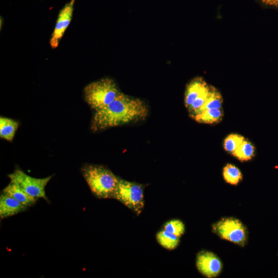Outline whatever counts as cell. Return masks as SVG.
Returning a JSON list of instances; mask_svg holds the SVG:
<instances>
[{
    "label": "cell",
    "instance_id": "6da1fadb",
    "mask_svg": "<svg viewBox=\"0 0 278 278\" xmlns=\"http://www.w3.org/2000/svg\"><path fill=\"white\" fill-rule=\"evenodd\" d=\"M148 113V107L143 101L120 92L107 106L95 111L91 129L97 131L143 119Z\"/></svg>",
    "mask_w": 278,
    "mask_h": 278
},
{
    "label": "cell",
    "instance_id": "7a4b0ae2",
    "mask_svg": "<svg viewBox=\"0 0 278 278\" xmlns=\"http://www.w3.org/2000/svg\"><path fill=\"white\" fill-rule=\"evenodd\" d=\"M82 175L92 193L100 199L113 198L118 178L111 170L99 165H86Z\"/></svg>",
    "mask_w": 278,
    "mask_h": 278
},
{
    "label": "cell",
    "instance_id": "3957f363",
    "mask_svg": "<svg viewBox=\"0 0 278 278\" xmlns=\"http://www.w3.org/2000/svg\"><path fill=\"white\" fill-rule=\"evenodd\" d=\"M120 93L115 82L110 78L91 82L84 89L85 100L95 111L107 106Z\"/></svg>",
    "mask_w": 278,
    "mask_h": 278
},
{
    "label": "cell",
    "instance_id": "277c9868",
    "mask_svg": "<svg viewBox=\"0 0 278 278\" xmlns=\"http://www.w3.org/2000/svg\"><path fill=\"white\" fill-rule=\"evenodd\" d=\"M113 198L137 214L144 207V194L141 185L119 178Z\"/></svg>",
    "mask_w": 278,
    "mask_h": 278
},
{
    "label": "cell",
    "instance_id": "5b68a950",
    "mask_svg": "<svg viewBox=\"0 0 278 278\" xmlns=\"http://www.w3.org/2000/svg\"><path fill=\"white\" fill-rule=\"evenodd\" d=\"M8 177L10 182L18 185L29 195L36 198H43L47 201L45 188L52 176L44 178L32 177L19 168L15 169Z\"/></svg>",
    "mask_w": 278,
    "mask_h": 278
},
{
    "label": "cell",
    "instance_id": "8992f818",
    "mask_svg": "<svg viewBox=\"0 0 278 278\" xmlns=\"http://www.w3.org/2000/svg\"><path fill=\"white\" fill-rule=\"evenodd\" d=\"M213 228L214 231L223 239L241 246H244L246 243V229L237 219L223 218L214 224Z\"/></svg>",
    "mask_w": 278,
    "mask_h": 278
},
{
    "label": "cell",
    "instance_id": "52a82bcc",
    "mask_svg": "<svg viewBox=\"0 0 278 278\" xmlns=\"http://www.w3.org/2000/svg\"><path fill=\"white\" fill-rule=\"evenodd\" d=\"M75 2V0H71L59 12L49 42L52 48H56L58 46L66 29L71 21Z\"/></svg>",
    "mask_w": 278,
    "mask_h": 278
},
{
    "label": "cell",
    "instance_id": "ba28073f",
    "mask_svg": "<svg viewBox=\"0 0 278 278\" xmlns=\"http://www.w3.org/2000/svg\"><path fill=\"white\" fill-rule=\"evenodd\" d=\"M197 267L199 271L207 277L217 276L222 269L220 259L212 252L201 251L197 255Z\"/></svg>",
    "mask_w": 278,
    "mask_h": 278
},
{
    "label": "cell",
    "instance_id": "9c48e42d",
    "mask_svg": "<svg viewBox=\"0 0 278 278\" xmlns=\"http://www.w3.org/2000/svg\"><path fill=\"white\" fill-rule=\"evenodd\" d=\"M24 205L14 198L2 193L0 196V217L1 219L8 217L27 209Z\"/></svg>",
    "mask_w": 278,
    "mask_h": 278
},
{
    "label": "cell",
    "instance_id": "30bf717a",
    "mask_svg": "<svg viewBox=\"0 0 278 278\" xmlns=\"http://www.w3.org/2000/svg\"><path fill=\"white\" fill-rule=\"evenodd\" d=\"M2 193L14 198L27 207L33 205L38 199L28 194L18 185L11 182L3 189Z\"/></svg>",
    "mask_w": 278,
    "mask_h": 278
},
{
    "label": "cell",
    "instance_id": "8fae6325",
    "mask_svg": "<svg viewBox=\"0 0 278 278\" xmlns=\"http://www.w3.org/2000/svg\"><path fill=\"white\" fill-rule=\"evenodd\" d=\"M209 86L201 78H197L192 80L187 85L185 92V103L186 107L188 108L192 102Z\"/></svg>",
    "mask_w": 278,
    "mask_h": 278
},
{
    "label": "cell",
    "instance_id": "7c38bea8",
    "mask_svg": "<svg viewBox=\"0 0 278 278\" xmlns=\"http://www.w3.org/2000/svg\"><path fill=\"white\" fill-rule=\"evenodd\" d=\"M19 123L18 121L11 118L0 117V137L8 141H12Z\"/></svg>",
    "mask_w": 278,
    "mask_h": 278
},
{
    "label": "cell",
    "instance_id": "4fadbf2b",
    "mask_svg": "<svg viewBox=\"0 0 278 278\" xmlns=\"http://www.w3.org/2000/svg\"><path fill=\"white\" fill-rule=\"evenodd\" d=\"M222 116L221 109H211L202 111L193 117L199 123L213 124L218 121Z\"/></svg>",
    "mask_w": 278,
    "mask_h": 278
},
{
    "label": "cell",
    "instance_id": "5bb4252c",
    "mask_svg": "<svg viewBox=\"0 0 278 278\" xmlns=\"http://www.w3.org/2000/svg\"><path fill=\"white\" fill-rule=\"evenodd\" d=\"M179 236H178L165 230L159 232L157 239L159 243L164 248L172 250L176 248L179 242Z\"/></svg>",
    "mask_w": 278,
    "mask_h": 278
},
{
    "label": "cell",
    "instance_id": "9a60e30c",
    "mask_svg": "<svg viewBox=\"0 0 278 278\" xmlns=\"http://www.w3.org/2000/svg\"><path fill=\"white\" fill-rule=\"evenodd\" d=\"M222 102V98L219 92L210 86L208 96L200 112L207 109H221Z\"/></svg>",
    "mask_w": 278,
    "mask_h": 278
},
{
    "label": "cell",
    "instance_id": "2e32d148",
    "mask_svg": "<svg viewBox=\"0 0 278 278\" xmlns=\"http://www.w3.org/2000/svg\"><path fill=\"white\" fill-rule=\"evenodd\" d=\"M254 152V148L251 143L244 140L240 145L232 153L240 161H247L252 158Z\"/></svg>",
    "mask_w": 278,
    "mask_h": 278
},
{
    "label": "cell",
    "instance_id": "e0dca14e",
    "mask_svg": "<svg viewBox=\"0 0 278 278\" xmlns=\"http://www.w3.org/2000/svg\"><path fill=\"white\" fill-rule=\"evenodd\" d=\"M223 175L225 181L232 185H236L242 179L239 169L230 164H227L224 167Z\"/></svg>",
    "mask_w": 278,
    "mask_h": 278
},
{
    "label": "cell",
    "instance_id": "ac0fdd59",
    "mask_svg": "<svg viewBox=\"0 0 278 278\" xmlns=\"http://www.w3.org/2000/svg\"><path fill=\"white\" fill-rule=\"evenodd\" d=\"M244 140V137L240 135H229L224 141V148L227 151L233 153L240 145Z\"/></svg>",
    "mask_w": 278,
    "mask_h": 278
},
{
    "label": "cell",
    "instance_id": "d6986e66",
    "mask_svg": "<svg viewBox=\"0 0 278 278\" xmlns=\"http://www.w3.org/2000/svg\"><path fill=\"white\" fill-rule=\"evenodd\" d=\"M164 230L180 237L184 233L185 227L181 221L174 219L166 222L164 226Z\"/></svg>",
    "mask_w": 278,
    "mask_h": 278
},
{
    "label": "cell",
    "instance_id": "ffe728a7",
    "mask_svg": "<svg viewBox=\"0 0 278 278\" xmlns=\"http://www.w3.org/2000/svg\"><path fill=\"white\" fill-rule=\"evenodd\" d=\"M259 1L266 5L278 7V0H259Z\"/></svg>",
    "mask_w": 278,
    "mask_h": 278
}]
</instances>
